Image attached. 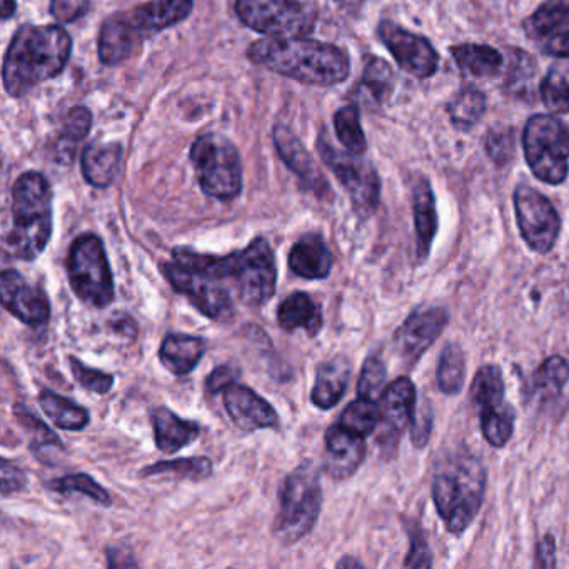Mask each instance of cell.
<instances>
[{
  "label": "cell",
  "mask_w": 569,
  "mask_h": 569,
  "mask_svg": "<svg viewBox=\"0 0 569 569\" xmlns=\"http://www.w3.org/2000/svg\"><path fill=\"white\" fill-rule=\"evenodd\" d=\"M39 405L46 416L58 428L66 429V431H82L91 421V416L82 406L76 405L71 399L64 398L51 389H42L39 395Z\"/></svg>",
  "instance_id": "cell-32"
},
{
  "label": "cell",
  "mask_w": 569,
  "mask_h": 569,
  "mask_svg": "<svg viewBox=\"0 0 569 569\" xmlns=\"http://www.w3.org/2000/svg\"><path fill=\"white\" fill-rule=\"evenodd\" d=\"M339 568H345V566H356V568H361V562L355 561V559L346 558L342 561L338 562Z\"/></svg>",
  "instance_id": "cell-56"
},
{
  "label": "cell",
  "mask_w": 569,
  "mask_h": 569,
  "mask_svg": "<svg viewBox=\"0 0 569 569\" xmlns=\"http://www.w3.org/2000/svg\"><path fill=\"white\" fill-rule=\"evenodd\" d=\"M69 366H71V372L76 381L86 391L96 392V395H108L114 386V376L99 371V369L89 368L84 362L76 359L74 356L69 358Z\"/></svg>",
  "instance_id": "cell-46"
},
{
  "label": "cell",
  "mask_w": 569,
  "mask_h": 569,
  "mask_svg": "<svg viewBox=\"0 0 569 569\" xmlns=\"http://www.w3.org/2000/svg\"><path fill=\"white\" fill-rule=\"evenodd\" d=\"M162 272L176 292L186 296L199 312L212 321H232L236 315L234 296L219 286L204 269L189 258L188 249L176 248Z\"/></svg>",
  "instance_id": "cell-7"
},
{
  "label": "cell",
  "mask_w": 569,
  "mask_h": 569,
  "mask_svg": "<svg viewBox=\"0 0 569 569\" xmlns=\"http://www.w3.org/2000/svg\"><path fill=\"white\" fill-rule=\"evenodd\" d=\"M319 152L338 181L345 186L355 211L361 218H369L378 209L379 194H381V184L375 168L356 154H341L335 151L326 142H319Z\"/></svg>",
  "instance_id": "cell-13"
},
{
  "label": "cell",
  "mask_w": 569,
  "mask_h": 569,
  "mask_svg": "<svg viewBox=\"0 0 569 569\" xmlns=\"http://www.w3.org/2000/svg\"><path fill=\"white\" fill-rule=\"evenodd\" d=\"M486 471L478 458L456 455L436 472L432 499L452 535H461L475 521L485 498Z\"/></svg>",
  "instance_id": "cell-5"
},
{
  "label": "cell",
  "mask_w": 569,
  "mask_h": 569,
  "mask_svg": "<svg viewBox=\"0 0 569 569\" xmlns=\"http://www.w3.org/2000/svg\"><path fill=\"white\" fill-rule=\"evenodd\" d=\"M431 562V552L426 545L425 536L419 528L411 529V551L406 558V568H429Z\"/></svg>",
  "instance_id": "cell-50"
},
{
  "label": "cell",
  "mask_w": 569,
  "mask_h": 569,
  "mask_svg": "<svg viewBox=\"0 0 569 569\" xmlns=\"http://www.w3.org/2000/svg\"><path fill=\"white\" fill-rule=\"evenodd\" d=\"M448 312L442 308L419 309L412 312L395 336L398 355L409 365H415L426 349L439 338L448 325Z\"/></svg>",
  "instance_id": "cell-17"
},
{
  "label": "cell",
  "mask_w": 569,
  "mask_h": 569,
  "mask_svg": "<svg viewBox=\"0 0 569 569\" xmlns=\"http://www.w3.org/2000/svg\"><path fill=\"white\" fill-rule=\"evenodd\" d=\"M539 46L545 54L569 59V21L539 39Z\"/></svg>",
  "instance_id": "cell-49"
},
{
  "label": "cell",
  "mask_w": 569,
  "mask_h": 569,
  "mask_svg": "<svg viewBox=\"0 0 569 569\" xmlns=\"http://www.w3.org/2000/svg\"><path fill=\"white\" fill-rule=\"evenodd\" d=\"M238 378V369L231 368V366H221L209 375L206 389H208L209 395H219V392H224L229 386L236 385Z\"/></svg>",
  "instance_id": "cell-52"
},
{
  "label": "cell",
  "mask_w": 569,
  "mask_h": 569,
  "mask_svg": "<svg viewBox=\"0 0 569 569\" xmlns=\"http://www.w3.org/2000/svg\"><path fill=\"white\" fill-rule=\"evenodd\" d=\"M289 268L296 276L309 281L331 274L332 254L321 234H306L289 252Z\"/></svg>",
  "instance_id": "cell-20"
},
{
  "label": "cell",
  "mask_w": 569,
  "mask_h": 569,
  "mask_svg": "<svg viewBox=\"0 0 569 569\" xmlns=\"http://www.w3.org/2000/svg\"><path fill=\"white\" fill-rule=\"evenodd\" d=\"M274 141L276 146H278L279 156L284 159L288 168L309 186V189L318 192L319 196L329 191L325 176H322V172H319L311 156L306 152L301 142L292 136L288 128L278 126L274 132Z\"/></svg>",
  "instance_id": "cell-24"
},
{
  "label": "cell",
  "mask_w": 569,
  "mask_h": 569,
  "mask_svg": "<svg viewBox=\"0 0 569 569\" xmlns=\"http://www.w3.org/2000/svg\"><path fill=\"white\" fill-rule=\"evenodd\" d=\"M451 52L458 68L472 78H492L501 69V54L489 46H455Z\"/></svg>",
  "instance_id": "cell-33"
},
{
  "label": "cell",
  "mask_w": 569,
  "mask_h": 569,
  "mask_svg": "<svg viewBox=\"0 0 569 569\" xmlns=\"http://www.w3.org/2000/svg\"><path fill=\"white\" fill-rule=\"evenodd\" d=\"M0 298L6 311L31 328H44L51 319V302L44 289L26 281L16 269H6L0 276Z\"/></svg>",
  "instance_id": "cell-15"
},
{
  "label": "cell",
  "mask_w": 569,
  "mask_h": 569,
  "mask_svg": "<svg viewBox=\"0 0 569 569\" xmlns=\"http://www.w3.org/2000/svg\"><path fill=\"white\" fill-rule=\"evenodd\" d=\"M212 461L209 458H182L174 461H159L142 469V476H176L188 481H204L211 478Z\"/></svg>",
  "instance_id": "cell-35"
},
{
  "label": "cell",
  "mask_w": 569,
  "mask_h": 569,
  "mask_svg": "<svg viewBox=\"0 0 569 569\" xmlns=\"http://www.w3.org/2000/svg\"><path fill=\"white\" fill-rule=\"evenodd\" d=\"M141 34L136 31L128 14H118L102 24L99 34V58L104 64L116 66L129 58L134 51Z\"/></svg>",
  "instance_id": "cell-25"
},
{
  "label": "cell",
  "mask_w": 569,
  "mask_h": 569,
  "mask_svg": "<svg viewBox=\"0 0 569 569\" xmlns=\"http://www.w3.org/2000/svg\"><path fill=\"white\" fill-rule=\"evenodd\" d=\"M386 382V366L379 358L366 359L362 365L361 376H359L358 395L359 398L378 401L382 396Z\"/></svg>",
  "instance_id": "cell-45"
},
{
  "label": "cell",
  "mask_w": 569,
  "mask_h": 569,
  "mask_svg": "<svg viewBox=\"0 0 569 569\" xmlns=\"http://www.w3.org/2000/svg\"><path fill=\"white\" fill-rule=\"evenodd\" d=\"M151 421L154 428L156 446L168 455L181 451L201 435V426L198 422L182 419L168 408H156L152 411Z\"/></svg>",
  "instance_id": "cell-22"
},
{
  "label": "cell",
  "mask_w": 569,
  "mask_h": 569,
  "mask_svg": "<svg viewBox=\"0 0 569 569\" xmlns=\"http://www.w3.org/2000/svg\"><path fill=\"white\" fill-rule=\"evenodd\" d=\"M379 419H381V409L378 408L376 401L359 398L358 401H352L342 411L339 426L361 436V438H366L378 428Z\"/></svg>",
  "instance_id": "cell-37"
},
{
  "label": "cell",
  "mask_w": 569,
  "mask_h": 569,
  "mask_svg": "<svg viewBox=\"0 0 569 569\" xmlns=\"http://www.w3.org/2000/svg\"><path fill=\"white\" fill-rule=\"evenodd\" d=\"M71 52V36L59 26H24L6 52V91L12 98H22L41 82L54 79L64 71Z\"/></svg>",
  "instance_id": "cell-1"
},
{
  "label": "cell",
  "mask_w": 569,
  "mask_h": 569,
  "mask_svg": "<svg viewBox=\"0 0 569 569\" xmlns=\"http://www.w3.org/2000/svg\"><path fill=\"white\" fill-rule=\"evenodd\" d=\"M526 161L546 184H561L569 171V128L552 116H535L526 124Z\"/></svg>",
  "instance_id": "cell-9"
},
{
  "label": "cell",
  "mask_w": 569,
  "mask_h": 569,
  "mask_svg": "<svg viewBox=\"0 0 569 569\" xmlns=\"http://www.w3.org/2000/svg\"><path fill=\"white\" fill-rule=\"evenodd\" d=\"M92 116L86 108H74L68 112L64 122V139L72 142L82 141L91 131Z\"/></svg>",
  "instance_id": "cell-48"
},
{
  "label": "cell",
  "mask_w": 569,
  "mask_h": 569,
  "mask_svg": "<svg viewBox=\"0 0 569 569\" xmlns=\"http://www.w3.org/2000/svg\"><path fill=\"white\" fill-rule=\"evenodd\" d=\"M89 11V0H52L51 12L58 21L74 22Z\"/></svg>",
  "instance_id": "cell-51"
},
{
  "label": "cell",
  "mask_w": 569,
  "mask_h": 569,
  "mask_svg": "<svg viewBox=\"0 0 569 569\" xmlns=\"http://www.w3.org/2000/svg\"><path fill=\"white\" fill-rule=\"evenodd\" d=\"M392 82H395V76H392L388 62L378 58H369L361 81V89L366 98L371 99L375 104H381L391 94Z\"/></svg>",
  "instance_id": "cell-41"
},
{
  "label": "cell",
  "mask_w": 569,
  "mask_h": 569,
  "mask_svg": "<svg viewBox=\"0 0 569 569\" xmlns=\"http://www.w3.org/2000/svg\"><path fill=\"white\" fill-rule=\"evenodd\" d=\"M254 64L311 86L341 84L349 78V58L325 42L302 38L262 39L249 48Z\"/></svg>",
  "instance_id": "cell-2"
},
{
  "label": "cell",
  "mask_w": 569,
  "mask_h": 569,
  "mask_svg": "<svg viewBox=\"0 0 569 569\" xmlns=\"http://www.w3.org/2000/svg\"><path fill=\"white\" fill-rule=\"evenodd\" d=\"M541 98L552 112H569V61L552 66L541 86Z\"/></svg>",
  "instance_id": "cell-36"
},
{
  "label": "cell",
  "mask_w": 569,
  "mask_h": 569,
  "mask_svg": "<svg viewBox=\"0 0 569 569\" xmlns=\"http://www.w3.org/2000/svg\"><path fill=\"white\" fill-rule=\"evenodd\" d=\"M486 111V98L478 89H462L449 102L448 112L456 128L468 129L482 118Z\"/></svg>",
  "instance_id": "cell-40"
},
{
  "label": "cell",
  "mask_w": 569,
  "mask_h": 569,
  "mask_svg": "<svg viewBox=\"0 0 569 569\" xmlns=\"http://www.w3.org/2000/svg\"><path fill=\"white\" fill-rule=\"evenodd\" d=\"M122 149L119 144H91L82 154V172L94 188H108L121 168Z\"/></svg>",
  "instance_id": "cell-29"
},
{
  "label": "cell",
  "mask_w": 569,
  "mask_h": 569,
  "mask_svg": "<svg viewBox=\"0 0 569 569\" xmlns=\"http://www.w3.org/2000/svg\"><path fill=\"white\" fill-rule=\"evenodd\" d=\"M224 406L229 418L241 431L254 432L279 426L276 409L248 386H229L224 391Z\"/></svg>",
  "instance_id": "cell-18"
},
{
  "label": "cell",
  "mask_w": 569,
  "mask_h": 569,
  "mask_svg": "<svg viewBox=\"0 0 569 569\" xmlns=\"http://www.w3.org/2000/svg\"><path fill=\"white\" fill-rule=\"evenodd\" d=\"M49 488L56 492H64V495H69V492H81V495L88 496L92 501L98 502V505L104 506V508H109L112 505L111 496L109 492L99 485L96 479H92L91 476L84 475V472H78V475H69L64 476V478L54 479V481L49 482Z\"/></svg>",
  "instance_id": "cell-43"
},
{
  "label": "cell",
  "mask_w": 569,
  "mask_h": 569,
  "mask_svg": "<svg viewBox=\"0 0 569 569\" xmlns=\"http://www.w3.org/2000/svg\"><path fill=\"white\" fill-rule=\"evenodd\" d=\"M335 129L339 141L349 152L356 156L365 154L368 142H366L356 106H348V108L339 109L336 112Z\"/></svg>",
  "instance_id": "cell-42"
},
{
  "label": "cell",
  "mask_w": 569,
  "mask_h": 569,
  "mask_svg": "<svg viewBox=\"0 0 569 569\" xmlns=\"http://www.w3.org/2000/svg\"><path fill=\"white\" fill-rule=\"evenodd\" d=\"M16 9H18L16 0H2V19H4V21L11 19L12 16H14Z\"/></svg>",
  "instance_id": "cell-55"
},
{
  "label": "cell",
  "mask_w": 569,
  "mask_h": 569,
  "mask_svg": "<svg viewBox=\"0 0 569 569\" xmlns=\"http://www.w3.org/2000/svg\"><path fill=\"white\" fill-rule=\"evenodd\" d=\"M466 361L462 349L458 345L446 346L439 359L438 379L439 389L445 395L455 396L461 391L462 382H465Z\"/></svg>",
  "instance_id": "cell-38"
},
{
  "label": "cell",
  "mask_w": 569,
  "mask_h": 569,
  "mask_svg": "<svg viewBox=\"0 0 569 569\" xmlns=\"http://www.w3.org/2000/svg\"><path fill=\"white\" fill-rule=\"evenodd\" d=\"M206 348L204 339L198 336L168 335L159 349V359L172 375L186 376L201 362Z\"/></svg>",
  "instance_id": "cell-27"
},
{
  "label": "cell",
  "mask_w": 569,
  "mask_h": 569,
  "mask_svg": "<svg viewBox=\"0 0 569 569\" xmlns=\"http://www.w3.org/2000/svg\"><path fill=\"white\" fill-rule=\"evenodd\" d=\"M515 211L519 231L532 251L546 254L558 239L561 221L551 202L532 188L516 189Z\"/></svg>",
  "instance_id": "cell-14"
},
{
  "label": "cell",
  "mask_w": 569,
  "mask_h": 569,
  "mask_svg": "<svg viewBox=\"0 0 569 569\" xmlns=\"http://www.w3.org/2000/svg\"><path fill=\"white\" fill-rule=\"evenodd\" d=\"M379 38L395 56L396 62L418 79L431 78L438 69V54L425 38L411 34L392 22H381Z\"/></svg>",
  "instance_id": "cell-16"
},
{
  "label": "cell",
  "mask_w": 569,
  "mask_h": 569,
  "mask_svg": "<svg viewBox=\"0 0 569 569\" xmlns=\"http://www.w3.org/2000/svg\"><path fill=\"white\" fill-rule=\"evenodd\" d=\"M566 21H569V0H548L526 21V34L539 41Z\"/></svg>",
  "instance_id": "cell-39"
},
{
  "label": "cell",
  "mask_w": 569,
  "mask_h": 569,
  "mask_svg": "<svg viewBox=\"0 0 569 569\" xmlns=\"http://www.w3.org/2000/svg\"><path fill=\"white\" fill-rule=\"evenodd\" d=\"M236 14L242 24L274 39L305 38L316 24L315 9L298 0H238Z\"/></svg>",
  "instance_id": "cell-11"
},
{
  "label": "cell",
  "mask_w": 569,
  "mask_h": 569,
  "mask_svg": "<svg viewBox=\"0 0 569 569\" xmlns=\"http://www.w3.org/2000/svg\"><path fill=\"white\" fill-rule=\"evenodd\" d=\"M412 208H415L416 236H418V259L425 261L431 251L432 239L438 231L435 196H432L431 186L426 179H421L416 184Z\"/></svg>",
  "instance_id": "cell-30"
},
{
  "label": "cell",
  "mask_w": 569,
  "mask_h": 569,
  "mask_svg": "<svg viewBox=\"0 0 569 569\" xmlns=\"http://www.w3.org/2000/svg\"><path fill=\"white\" fill-rule=\"evenodd\" d=\"M365 438L342 426H331L326 432L325 471L336 481L351 478L365 461Z\"/></svg>",
  "instance_id": "cell-19"
},
{
  "label": "cell",
  "mask_w": 569,
  "mask_h": 569,
  "mask_svg": "<svg viewBox=\"0 0 569 569\" xmlns=\"http://www.w3.org/2000/svg\"><path fill=\"white\" fill-rule=\"evenodd\" d=\"M505 379L495 365L482 366L471 386V399L479 409L482 435L489 445L501 448L511 439L516 415L505 399Z\"/></svg>",
  "instance_id": "cell-12"
},
{
  "label": "cell",
  "mask_w": 569,
  "mask_h": 569,
  "mask_svg": "<svg viewBox=\"0 0 569 569\" xmlns=\"http://www.w3.org/2000/svg\"><path fill=\"white\" fill-rule=\"evenodd\" d=\"M536 74V62L531 56L522 51H511L508 69H506V86L512 92H525Z\"/></svg>",
  "instance_id": "cell-44"
},
{
  "label": "cell",
  "mask_w": 569,
  "mask_h": 569,
  "mask_svg": "<svg viewBox=\"0 0 569 569\" xmlns=\"http://www.w3.org/2000/svg\"><path fill=\"white\" fill-rule=\"evenodd\" d=\"M486 152L496 164H508L515 156V136L511 129H495L486 138Z\"/></svg>",
  "instance_id": "cell-47"
},
{
  "label": "cell",
  "mask_w": 569,
  "mask_h": 569,
  "mask_svg": "<svg viewBox=\"0 0 569 569\" xmlns=\"http://www.w3.org/2000/svg\"><path fill=\"white\" fill-rule=\"evenodd\" d=\"M191 161L206 194L221 201H231L241 194V159L238 149L228 139L202 136L192 146Z\"/></svg>",
  "instance_id": "cell-10"
},
{
  "label": "cell",
  "mask_w": 569,
  "mask_h": 569,
  "mask_svg": "<svg viewBox=\"0 0 569 569\" xmlns=\"http://www.w3.org/2000/svg\"><path fill=\"white\" fill-rule=\"evenodd\" d=\"M536 566H541V568H552V566H556V545L552 536H545L541 542H539Z\"/></svg>",
  "instance_id": "cell-54"
},
{
  "label": "cell",
  "mask_w": 569,
  "mask_h": 569,
  "mask_svg": "<svg viewBox=\"0 0 569 569\" xmlns=\"http://www.w3.org/2000/svg\"><path fill=\"white\" fill-rule=\"evenodd\" d=\"M569 379V362L561 356L546 359L531 378V396L548 402L558 398Z\"/></svg>",
  "instance_id": "cell-34"
},
{
  "label": "cell",
  "mask_w": 569,
  "mask_h": 569,
  "mask_svg": "<svg viewBox=\"0 0 569 569\" xmlns=\"http://www.w3.org/2000/svg\"><path fill=\"white\" fill-rule=\"evenodd\" d=\"M321 506L319 471L312 461H305L286 476L279 489V512L274 519L276 538L282 545L301 541L318 522Z\"/></svg>",
  "instance_id": "cell-6"
},
{
  "label": "cell",
  "mask_w": 569,
  "mask_h": 569,
  "mask_svg": "<svg viewBox=\"0 0 569 569\" xmlns=\"http://www.w3.org/2000/svg\"><path fill=\"white\" fill-rule=\"evenodd\" d=\"M68 274L72 291L81 301L99 309L114 301V278L104 242L98 236L84 234L72 242Z\"/></svg>",
  "instance_id": "cell-8"
},
{
  "label": "cell",
  "mask_w": 569,
  "mask_h": 569,
  "mask_svg": "<svg viewBox=\"0 0 569 569\" xmlns=\"http://www.w3.org/2000/svg\"><path fill=\"white\" fill-rule=\"evenodd\" d=\"M26 485H28V478H26L24 471L4 459L2 461V496L21 491Z\"/></svg>",
  "instance_id": "cell-53"
},
{
  "label": "cell",
  "mask_w": 569,
  "mask_h": 569,
  "mask_svg": "<svg viewBox=\"0 0 569 569\" xmlns=\"http://www.w3.org/2000/svg\"><path fill=\"white\" fill-rule=\"evenodd\" d=\"M192 11V0H151L134 9L128 18L141 36L164 31L171 26L188 19Z\"/></svg>",
  "instance_id": "cell-21"
},
{
  "label": "cell",
  "mask_w": 569,
  "mask_h": 569,
  "mask_svg": "<svg viewBox=\"0 0 569 569\" xmlns=\"http://www.w3.org/2000/svg\"><path fill=\"white\" fill-rule=\"evenodd\" d=\"M351 379V362L338 356L322 362L316 372L315 388L311 392L312 405L319 409H331L341 401Z\"/></svg>",
  "instance_id": "cell-26"
},
{
  "label": "cell",
  "mask_w": 569,
  "mask_h": 569,
  "mask_svg": "<svg viewBox=\"0 0 569 569\" xmlns=\"http://www.w3.org/2000/svg\"><path fill=\"white\" fill-rule=\"evenodd\" d=\"M16 416L22 428L31 435V451L34 452L36 458L44 465H58L56 461L59 456L64 455V445L58 435L22 406H16Z\"/></svg>",
  "instance_id": "cell-31"
},
{
  "label": "cell",
  "mask_w": 569,
  "mask_h": 569,
  "mask_svg": "<svg viewBox=\"0 0 569 569\" xmlns=\"http://www.w3.org/2000/svg\"><path fill=\"white\" fill-rule=\"evenodd\" d=\"M52 236V192L39 172H26L12 188L11 229L4 248L11 258L34 262Z\"/></svg>",
  "instance_id": "cell-4"
},
{
  "label": "cell",
  "mask_w": 569,
  "mask_h": 569,
  "mask_svg": "<svg viewBox=\"0 0 569 569\" xmlns=\"http://www.w3.org/2000/svg\"><path fill=\"white\" fill-rule=\"evenodd\" d=\"M278 322L284 331L305 329L309 336H316L322 328V309L306 292H295L281 302L278 309Z\"/></svg>",
  "instance_id": "cell-28"
},
{
  "label": "cell",
  "mask_w": 569,
  "mask_h": 569,
  "mask_svg": "<svg viewBox=\"0 0 569 569\" xmlns=\"http://www.w3.org/2000/svg\"><path fill=\"white\" fill-rule=\"evenodd\" d=\"M416 389L411 379L399 378L381 396V421L391 435L405 431L415 418Z\"/></svg>",
  "instance_id": "cell-23"
},
{
  "label": "cell",
  "mask_w": 569,
  "mask_h": 569,
  "mask_svg": "<svg viewBox=\"0 0 569 569\" xmlns=\"http://www.w3.org/2000/svg\"><path fill=\"white\" fill-rule=\"evenodd\" d=\"M189 256L248 308H261L276 295L278 266L268 239H254L248 248L228 256L199 254L191 249Z\"/></svg>",
  "instance_id": "cell-3"
}]
</instances>
